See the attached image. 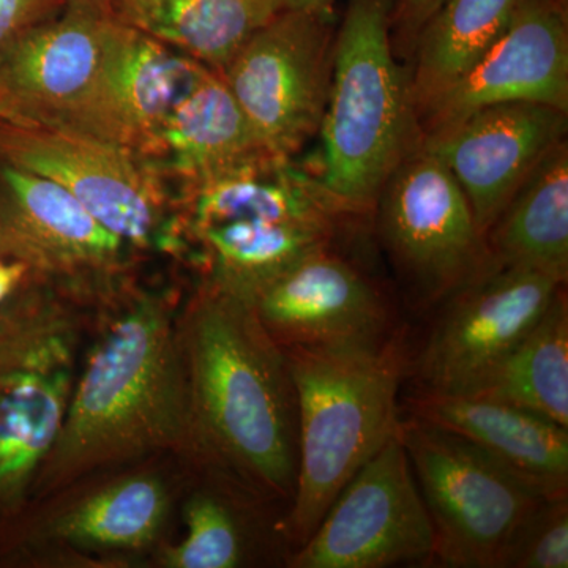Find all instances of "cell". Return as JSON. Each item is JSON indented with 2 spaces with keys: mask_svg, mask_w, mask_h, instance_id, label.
I'll use <instances>...</instances> for the list:
<instances>
[{
  "mask_svg": "<svg viewBox=\"0 0 568 568\" xmlns=\"http://www.w3.org/2000/svg\"><path fill=\"white\" fill-rule=\"evenodd\" d=\"M514 102L568 110V29L556 0H521L480 61L424 111L435 132L480 108Z\"/></svg>",
  "mask_w": 568,
  "mask_h": 568,
  "instance_id": "2e32d148",
  "label": "cell"
},
{
  "mask_svg": "<svg viewBox=\"0 0 568 568\" xmlns=\"http://www.w3.org/2000/svg\"><path fill=\"white\" fill-rule=\"evenodd\" d=\"M447 0H396L392 10V24L403 32L418 36L426 22L435 17Z\"/></svg>",
  "mask_w": 568,
  "mask_h": 568,
  "instance_id": "f546056e",
  "label": "cell"
},
{
  "mask_svg": "<svg viewBox=\"0 0 568 568\" xmlns=\"http://www.w3.org/2000/svg\"><path fill=\"white\" fill-rule=\"evenodd\" d=\"M73 346L54 298L36 295L0 320V510L17 506L61 432Z\"/></svg>",
  "mask_w": 568,
  "mask_h": 568,
  "instance_id": "52a82bcc",
  "label": "cell"
},
{
  "mask_svg": "<svg viewBox=\"0 0 568 568\" xmlns=\"http://www.w3.org/2000/svg\"><path fill=\"white\" fill-rule=\"evenodd\" d=\"M134 28L65 9L0 55V119L121 145L136 153L122 71Z\"/></svg>",
  "mask_w": 568,
  "mask_h": 568,
  "instance_id": "5b68a950",
  "label": "cell"
},
{
  "mask_svg": "<svg viewBox=\"0 0 568 568\" xmlns=\"http://www.w3.org/2000/svg\"><path fill=\"white\" fill-rule=\"evenodd\" d=\"M566 126L567 112L547 104H491L429 132L424 149L457 179L485 235Z\"/></svg>",
  "mask_w": 568,
  "mask_h": 568,
  "instance_id": "9a60e30c",
  "label": "cell"
},
{
  "mask_svg": "<svg viewBox=\"0 0 568 568\" xmlns=\"http://www.w3.org/2000/svg\"><path fill=\"white\" fill-rule=\"evenodd\" d=\"M398 436L435 530L433 566L503 568L511 540L545 499L484 450L420 418Z\"/></svg>",
  "mask_w": 568,
  "mask_h": 568,
  "instance_id": "8992f818",
  "label": "cell"
},
{
  "mask_svg": "<svg viewBox=\"0 0 568 568\" xmlns=\"http://www.w3.org/2000/svg\"><path fill=\"white\" fill-rule=\"evenodd\" d=\"M435 530L398 429L339 491L293 568L433 566Z\"/></svg>",
  "mask_w": 568,
  "mask_h": 568,
  "instance_id": "ba28073f",
  "label": "cell"
},
{
  "mask_svg": "<svg viewBox=\"0 0 568 568\" xmlns=\"http://www.w3.org/2000/svg\"><path fill=\"white\" fill-rule=\"evenodd\" d=\"M394 3L349 0L332 50L320 181L345 215L373 207L405 145L409 93L392 52Z\"/></svg>",
  "mask_w": 568,
  "mask_h": 568,
  "instance_id": "277c9868",
  "label": "cell"
},
{
  "mask_svg": "<svg viewBox=\"0 0 568 568\" xmlns=\"http://www.w3.org/2000/svg\"><path fill=\"white\" fill-rule=\"evenodd\" d=\"M282 10L327 9L334 0H278Z\"/></svg>",
  "mask_w": 568,
  "mask_h": 568,
  "instance_id": "d6a6232c",
  "label": "cell"
},
{
  "mask_svg": "<svg viewBox=\"0 0 568 568\" xmlns=\"http://www.w3.org/2000/svg\"><path fill=\"white\" fill-rule=\"evenodd\" d=\"M28 274L24 265L20 263H6L0 260V302L13 293L14 287Z\"/></svg>",
  "mask_w": 568,
  "mask_h": 568,
  "instance_id": "1f68e13d",
  "label": "cell"
},
{
  "mask_svg": "<svg viewBox=\"0 0 568 568\" xmlns=\"http://www.w3.org/2000/svg\"><path fill=\"white\" fill-rule=\"evenodd\" d=\"M336 223L234 222L186 231L203 253L205 280L250 298L295 261L332 246Z\"/></svg>",
  "mask_w": 568,
  "mask_h": 568,
  "instance_id": "44dd1931",
  "label": "cell"
},
{
  "mask_svg": "<svg viewBox=\"0 0 568 568\" xmlns=\"http://www.w3.org/2000/svg\"><path fill=\"white\" fill-rule=\"evenodd\" d=\"M58 0H0V55L24 33L51 20Z\"/></svg>",
  "mask_w": 568,
  "mask_h": 568,
  "instance_id": "f1b7e54d",
  "label": "cell"
},
{
  "mask_svg": "<svg viewBox=\"0 0 568 568\" xmlns=\"http://www.w3.org/2000/svg\"><path fill=\"white\" fill-rule=\"evenodd\" d=\"M63 2L69 10L97 14V17L121 18L118 13V0H63Z\"/></svg>",
  "mask_w": 568,
  "mask_h": 568,
  "instance_id": "4dcf8cb0",
  "label": "cell"
},
{
  "mask_svg": "<svg viewBox=\"0 0 568 568\" xmlns=\"http://www.w3.org/2000/svg\"><path fill=\"white\" fill-rule=\"evenodd\" d=\"M530 410L568 428V302L560 287L536 325L473 394Z\"/></svg>",
  "mask_w": 568,
  "mask_h": 568,
  "instance_id": "603a6c76",
  "label": "cell"
},
{
  "mask_svg": "<svg viewBox=\"0 0 568 568\" xmlns=\"http://www.w3.org/2000/svg\"><path fill=\"white\" fill-rule=\"evenodd\" d=\"M181 193L183 233L234 222L336 223L345 215L320 178L265 149L183 182Z\"/></svg>",
  "mask_w": 568,
  "mask_h": 568,
  "instance_id": "e0dca14e",
  "label": "cell"
},
{
  "mask_svg": "<svg viewBox=\"0 0 568 568\" xmlns=\"http://www.w3.org/2000/svg\"><path fill=\"white\" fill-rule=\"evenodd\" d=\"M381 197V233L420 301L444 304L495 265L465 192L425 149L396 164Z\"/></svg>",
  "mask_w": 568,
  "mask_h": 568,
  "instance_id": "30bf717a",
  "label": "cell"
},
{
  "mask_svg": "<svg viewBox=\"0 0 568 568\" xmlns=\"http://www.w3.org/2000/svg\"><path fill=\"white\" fill-rule=\"evenodd\" d=\"M125 9L133 28L219 74L283 11L278 0H125Z\"/></svg>",
  "mask_w": 568,
  "mask_h": 568,
  "instance_id": "7402d4cb",
  "label": "cell"
},
{
  "mask_svg": "<svg viewBox=\"0 0 568 568\" xmlns=\"http://www.w3.org/2000/svg\"><path fill=\"white\" fill-rule=\"evenodd\" d=\"M407 414L469 440L538 495L568 496V428L476 395L416 390Z\"/></svg>",
  "mask_w": 568,
  "mask_h": 568,
  "instance_id": "ac0fdd59",
  "label": "cell"
},
{
  "mask_svg": "<svg viewBox=\"0 0 568 568\" xmlns=\"http://www.w3.org/2000/svg\"><path fill=\"white\" fill-rule=\"evenodd\" d=\"M0 162L58 183L126 245L148 248L173 239L162 183L129 149L0 119Z\"/></svg>",
  "mask_w": 568,
  "mask_h": 568,
  "instance_id": "8fae6325",
  "label": "cell"
},
{
  "mask_svg": "<svg viewBox=\"0 0 568 568\" xmlns=\"http://www.w3.org/2000/svg\"><path fill=\"white\" fill-rule=\"evenodd\" d=\"M186 536L163 552L173 568H235L246 559V532L237 510L224 497L197 493L185 507Z\"/></svg>",
  "mask_w": 568,
  "mask_h": 568,
  "instance_id": "4316f807",
  "label": "cell"
},
{
  "mask_svg": "<svg viewBox=\"0 0 568 568\" xmlns=\"http://www.w3.org/2000/svg\"><path fill=\"white\" fill-rule=\"evenodd\" d=\"M246 301L283 349L368 345L399 331L375 284L332 246L295 261Z\"/></svg>",
  "mask_w": 568,
  "mask_h": 568,
  "instance_id": "5bb4252c",
  "label": "cell"
},
{
  "mask_svg": "<svg viewBox=\"0 0 568 568\" xmlns=\"http://www.w3.org/2000/svg\"><path fill=\"white\" fill-rule=\"evenodd\" d=\"M164 448H190L185 369L173 310L141 295L100 336L37 485L52 493Z\"/></svg>",
  "mask_w": 568,
  "mask_h": 568,
  "instance_id": "7a4b0ae2",
  "label": "cell"
},
{
  "mask_svg": "<svg viewBox=\"0 0 568 568\" xmlns=\"http://www.w3.org/2000/svg\"><path fill=\"white\" fill-rule=\"evenodd\" d=\"M190 450L245 488L293 503L297 402L290 362L242 295L203 283L178 324Z\"/></svg>",
  "mask_w": 568,
  "mask_h": 568,
  "instance_id": "6da1fadb",
  "label": "cell"
},
{
  "mask_svg": "<svg viewBox=\"0 0 568 568\" xmlns=\"http://www.w3.org/2000/svg\"><path fill=\"white\" fill-rule=\"evenodd\" d=\"M334 11L284 10L220 73L267 151L293 155L320 130Z\"/></svg>",
  "mask_w": 568,
  "mask_h": 568,
  "instance_id": "9c48e42d",
  "label": "cell"
},
{
  "mask_svg": "<svg viewBox=\"0 0 568 568\" xmlns=\"http://www.w3.org/2000/svg\"><path fill=\"white\" fill-rule=\"evenodd\" d=\"M568 567V496L545 499L526 519L504 558L503 568Z\"/></svg>",
  "mask_w": 568,
  "mask_h": 568,
  "instance_id": "83f0119b",
  "label": "cell"
},
{
  "mask_svg": "<svg viewBox=\"0 0 568 568\" xmlns=\"http://www.w3.org/2000/svg\"><path fill=\"white\" fill-rule=\"evenodd\" d=\"M123 246L61 185L0 162V256L41 282L88 294L106 287Z\"/></svg>",
  "mask_w": 568,
  "mask_h": 568,
  "instance_id": "4fadbf2b",
  "label": "cell"
},
{
  "mask_svg": "<svg viewBox=\"0 0 568 568\" xmlns=\"http://www.w3.org/2000/svg\"><path fill=\"white\" fill-rule=\"evenodd\" d=\"M521 0H447L418 32L414 103L425 110L506 31Z\"/></svg>",
  "mask_w": 568,
  "mask_h": 568,
  "instance_id": "cb8c5ba5",
  "label": "cell"
},
{
  "mask_svg": "<svg viewBox=\"0 0 568 568\" xmlns=\"http://www.w3.org/2000/svg\"><path fill=\"white\" fill-rule=\"evenodd\" d=\"M562 286L540 272L495 264L450 295L414 362L417 390L473 394Z\"/></svg>",
  "mask_w": 568,
  "mask_h": 568,
  "instance_id": "7c38bea8",
  "label": "cell"
},
{
  "mask_svg": "<svg viewBox=\"0 0 568 568\" xmlns=\"http://www.w3.org/2000/svg\"><path fill=\"white\" fill-rule=\"evenodd\" d=\"M168 495L153 476L125 477L82 497L52 518L54 540L92 549L145 547L162 529Z\"/></svg>",
  "mask_w": 568,
  "mask_h": 568,
  "instance_id": "d4e9b609",
  "label": "cell"
},
{
  "mask_svg": "<svg viewBox=\"0 0 568 568\" xmlns=\"http://www.w3.org/2000/svg\"><path fill=\"white\" fill-rule=\"evenodd\" d=\"M283 351L297 402V476L282 523L293 552L351 478L395 435L402 418L398 392L410 358L402 331L368 345Z\"/></svg>",
  "mask_w": 568,
  "mask_h": 568,
  "instance_id": "3957f363",
  "label": "cell"
},
{
  "mask_svg": "<svg viewBox=\"0 0 568 568\" xmlns=\"http://www.w3.org/2000/svg\"><path fill=\"white\" fill-rule=\"evenodd\" d=\"M493 261L568 276V148L559 141L538 162L485 234Z\"/></svg>",
  "mask_w": 568,
  "mask_h": 568,
  "instance_id": "d6986e66",
  "label": "cell"
},
{
  "mask_svg": "<svg viewBox=\"0 0 568 568\" xmlns=\"http://www.w3.org/2000/svg\"><path fill=\"white\" fill-rule=\"evenodd\" d=\"M263 149L233 93L213 73L171 115L144 163L153 173L174 174L183 183Z\"/></svg>",
  "mask_w": 568,
  "mask_h": 568,
  "instance_id": "ffe728a7",
  "label": "cell"
},
{
  "mask_svg": "<svg viewBox=\"0 0 568 568\" xmlns=\"http://www.w3.org/2000/svg\"><path fill=\"white\" fill-rule=\"evenodd\" d=\"M213 71L196 59L134 28L122 71V93L144 162L156 134Z\"/></svg>",
  "mask_w": 568,
  "mask_h": 568,
  "instance_id": "484cf974",
  "label": "cell"
}]
</instances>
